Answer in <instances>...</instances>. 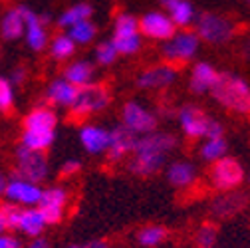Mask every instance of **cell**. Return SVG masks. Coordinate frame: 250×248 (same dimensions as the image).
I'll use <instances>...</instances> for the list:
<instances>
[{"label": "cell", "instance_id": "obj_12", "mask_svg": "<svg viewBox=\"0 0 250 248\" xmlns=\"http://www.w3.org/2000/svg\"><path fill=\"white\" fill-rule=\"evenodd\" d=\"M139 24H141V32L151 40L167 42L177 34V30H175L177 26L173 18L163 12H149L139 20Z\"/></svg>", "mask_w": 250, "mask_h": 248}, {"label": "cell", "instance_id": "obj_25", "mask_svg": "<svg viewBox=\"0 0 250 248\" xmlns=\"http://www.w3.org/2000/svg\"><path fill=\"white\" fill-rule=\"evenodd\" d=\"M91 12H93V8H91L89 4L80 2V4H74V6H70L68 10L62 12V14L58 16L56 24H58L60 28H68V30H70L72 26H76V24H80V22H83V20H89Z\"/></svg>", "mask_w": 250, "mask_h": 248}, {"label": "cell", "instance_id": "obj_22", "mask_svg": "<svg viewBox=\"0 0 250 248\" xmlns=\"http://www.w3.org/2000/svg\"><path fill=\"white\" fill-rule=\"evenodd\" d=\"M93 76H96V70H93V66L85 60L70 62L64 70V78L78 87H85V85L93 83Z\"/></svg>", "mask_w": 250, "mask_h": 248}, {"label": "cell", "instance_id": "obj_1", "mask_svg": "<svg viewBox=\"0 0 250 248\" xmlns=\"http://www.w3.org/2000/svg\"><path fill=\"white\" fill-rule=\"evenodd\" d=\"M175 147H177V137L171 133L153 131V133L141 135L133 151V159L129 163L131 173L141 177H149L153 173H157L165 165L169 153Z\"/></svg>", "mask_w": 250, "mask_h": 248}, {"label": "cell", "instance_id": "obj_39", "mask_svg": "<svg viewBox=\"0 0 250 248\" xmlns=\"http://www.w3.org/2000/svg\"><path fill=\"white\" fill-rule=\"evenodd\" d=\"M80 171V163L78 161H66L64 163V167H62V175H64V177H72V175H76Z\"/></svg>", "mask_w": 250, "mask_h": 248}, {"label": "cell", "instance_id": "obj_31", "mask_svg": "<svg viewBox=\"0 0 250 248\" xmlns=\"http://www.w3.org/2000/svg\"><path fill=\"white\" fill-rule=\"evenodd\" d=\"M20 214H22V208L18 205L4 203L2 207H0V230H2V232H6V230H18Z\"/></svg>", "mask_w": 250, "mask_h": 248}, {"label": "cell", "instance_id": "obj_3", "mask_svg": "<svg viewBox=\"0 0 250 248\" xmlns=\"http://www.w3.org/2000/svg\"><path fill=\"white\" fill-rule=\"evenodd\" d=\"M179 125L183 133L191 139H212L223 137V125L210 115H207L203 109L195 105H185L177 113Z\"/></svg>", "mask_w": 250, "mask_h": 248}, {"label": "cell", "instance_id": "obj_34", "mask_svg": "<svg viewBox=\"0 0 250 248\" xmlns=\"http://www.w3.org/2000/svg\"><path fill=\"white\" fill-rule=\"evenodd\" d=\"M117 56H119V52H117L113 40L102 42L96 48V62H98V64H102V66H111L113 62L117 60Z\"/></svg>", "mask_w": 250, "mask_h": 248}, {"label": "cell", "instance_id": "obj_24", "mask_svg": "<svg viewBox=\"0 0 250 248\" xmlns=\"http://www.w3.org/2000/svg\"><path fill=\"white\" fill-rule=\"evenodd\" d=\"M242 207H244V197L240 193H230V195L216 197L210 205V210L216 216H230L236 210H240Z\"/></svg>", "mask_w": 250, "mask_h": 248}, {"label": "cell", "instance_id": "obj_35", "mask_svg": "<svg viewBox=\"0 0 250 248\" xmlns=\"http://www.w3.org/2000/svg\"><path fill=\"white\" fill-rule=\"evenodd\" d=\"M113 44H115L117 52L123 54V56H131V54H135V52L141 50V38H139V34L137 36H129V38H113Z\"/></svg>", "mask_w": 250, "mask_h": 248}, {"label": "cell", "instance_id": "obj_21", "mask_svg": "<svg viewBox=\"0 0 250 248\" xmlns=\"http://www.w3.org/2000/svg\"><path fill=\"white\" fill-rule=\"evenodd\" d=\"M56 123H58V117L50 107H36L24 117V129H28V131H54Z\"/></svg>", "mask_w": 250, "mask_h": 248}, {"label": "cell", "instance_id": "obj_27", "mask_svg": "<svg viewBox=\"0 0 250 248\" xmlns=\"http://www.w3.org/2000/svg\"><path fill=\"white\" fill-rule=\"evenodd\" d=\"M52 143H54V131H28V129H24L20 145L32 149V151L44 153Z\"/></svg>", "mask_w": 250, "mask_h": 248}, {"label": "cell", "instance_id": "obj_26", "mask_svg": "<svg viewBox=\"0 0 250 248\" xmlns=\"http://www.w3.org/2000/svg\"><path fill=\"white\" fill-rule=\"evenodd\" d=\"M141 30V24L135 16L131 14H117L115 24H113V38H129V36H137Z\"/></svg>", "mask_w": 250, "mask_h": 248}, {"label": "cell", "instance_id": "obj_5", "mask_svg": "<svg viewBox=\"0 0 250 248\" xmlns=\"http://www.w3.org/2000/svg\"><path fill=\"white\" fill-rule=\"evenodd\" d=\"M48 173H50V165H48V159L44 153L32 151L24 145H20L16 149V167L10 177L24 179V181L38 185L48 179Z\"/></svg>", "mask_w": 250, "mask_h": 248}, {"label": "cell", "instance_id": "obj_46", "mask_svg": "<svg viewBox=\"0 0 250 248\" xmlns=\"http://www.w3.org/2000/svg\"><path fill=\"white\" fill-rule=\"evenodd\" d=\"M244 2H246V4H248V6H250V0H244Z\"/></svg>", "mask_w": 250, "mask_h": 248}, {"label": "cell", "instance_id": "obj_2", "mask_svg": "<svg viewBox=\"0 0 250 248\" xmlns=\"http://www.w3.org/2000/svg\"><path fill=\"white\" fill-rule=\"evenodd\" d=\"M212 98L229 111L250 115V85L246 80L232 72H221L216 85L212 87Z\"/></svg>", "mask_w": 250, "mask_h": 248}, {"label": "cell", "instance_id": "obj_10", "mask_svg": "<svg viewBox=\"0 0 250 248\" xmlns=\"http://www.w3.org/2000/svg\"><path fill=\"white\" fill-rule=\"evenodd\" d=\"M2 195L6 197L8 203L28 208V207H38V205H40L44 191L38 187L36 183H30V181H24V179H14V177H10V179H8V185H6V191H4Z\"/></svg>", "mask_w": 250, "mask_h": 248}, {"label": "cell", "instance_id": "obj_9", "mask_svg": "<svg viewBox=\"0 0 250 248\" xmlns=\"http://www.w3.org/2000/svg\"><path fill=\"white\" fill-rule=\"evenodd\" d=\"M242 179H244L242 165L232 157L216 161L210 169V183L218 191H234L242 183Z\"/></svg>", "mask_w": 250, "mask_h": 248}, {"label": "cell", "instance_id": "obj_4", "mask_svg": "<svg viewBox=\"0 0 250 248\" xmlns=\"http://www.w3.org/2000/svg\"><path fill=\"white\" fill-rule=\"evenodd\" d=\"M197 34L207 44L221 46L234 38L236 24L218 12H203L197 20Z\"/></svg>", "mask_w": 250, "mask_h": 248}, {"label": "cell", "instance_id": "obj_30", "mask_svg": "<svg viewBox=\"0 0 250 248\" xmlns=\"http://www.w3.org/2000/svg\"><path fill=\"white\" fill-rule=\"evenodd\" d=\"M165 238H167V230L159 225H149V227L141 228L137 234V242L145 248H157Z\"/></svg>", "mask_w": 250, "mask_h": 248}, {"label": "cell", "instance_id": "obj_16", "mask_svg": "<svg viewBox=\"0 0 250 248\" xmlns=\"http://www.w3.org/2000/svg\"><path fill=\"white\" fill-rule=\"evenodd\" d=\"M78 96H80V87L68 82L66 78L54 80L46 89V100L60 107H74V103L78 102Z\"/></svg>", "mask_w": 250, "mask_h": 248}, {"label": "cell", "instance_id": "obj_36", "mask_svg": "<svg viewBox=\"0 0 250 248\" xmlns=\"http://www.w3.org/2000/svg\"><path fill=\"white\" fill-rule=\"evenodd\" d=\"M14 103V87L10 83V80L2 78L0 80V109L8 111Z\"/></svg>", "mask_w": 250, "mask_h": 248}, {"label": "cell", "instance_id": "obj_8", "mask_svg": "<svg viewBox=\"0 0 250 248\" xmlns=\"http://www.w3.org/2000/svg\"><path fill=\"white\" fill-rule=\"evenodd\" d=\"M121 123L137 135H147L157 127V115L137 102H127L121 109Z\"/></svg>", "mask_w": 250, "mask_h": 248}, {"label": "cell", "instance_id": "obj_23", "mask_svg": "<svg viewBox=\"0 0 250 248\" xmlns=\"http://www.w3.org/2000/svg\"><path fill=\"white\" fill-rule=\"evenodd\" d=\"M4 40H18L26 34V22L24 16L20 12V6L6 10V14L2 16V24H0Z\"/></svg>", "mask_w": 250, "mask_h": 248}, {"label": "cell", "instance_id": "obj_17", "mask_svg": "<svg viewBox=\"0 0 250 248\" xmlns=\"http://www.w3.org/2000/svg\"><path fill=\"white\" fill-rule=\"evenodd\" d=\"M80 141L83 149L91 155H100L109 151V141H111V131L100 127V125H83L80 131Z\"/></svg>", "mask_w": 250, "mask_h": 248}, {"label": "cell", "instance_id": "obj_42", "mask_svg": "<svg viewBox=\"0 0 250 248\" xmlns=\"http://www.w3.org/2000/svg\"><path fill=\"white\" fill-rule=\"evenodd\" d=\"M240 54L246 62H250V38H246L242 44H240Z\"/></svg>", "mask_w": 250, "mask_h": 248}, {"label": "cell", "instance_id": "obj_20", "mask_svg": "<svg viewBox=\"0 0 250 248\" xmlns=\"http://www.w3.org/2000/svg\"><path fill=\"white\" fill-rule=\"evenodd\" d=\"M197 179V169L189 161H173L167 167V181L177 189H187L191 187Z\"/></svg>", "mask_w": 250, "mask_h": 248}, {"label": "cell", "instance_id": "obj_18", "mask_svg": "<svg viewBox=\"0 0 250 248\" xmlns=\"http://www.w3.org/2000/svg\"><path fill=\"white\" fill-rule=\"evenodd\" d=\"M218 76H221V72H216L214 66L207 64V62H199L191 72V82H189L191 91L199 96L207 94V91H212V87L218 82Z\"/></svg>", "mask_w": 250, "mask_h": 248}, {"label": "cell", "instance_id": "obj_19", "mask_svg": "<svg viewBox=\"0 0 250 248\" xmlns=\"http://www.w3.org/2000/svg\"><path fill=\"white\" fill-rule=\"evenodd\" d=\"M46 219L38 207H28V208H22V214H20V225H18V230L30 238H38L44 228H46Z\"/></svg>", "mask_w": 250, "mask_h": 248}, {"label": "cell", "instance_id": "obj_45", "mask_svg": "<svg viewBox=\"0 0 250 248\" xmlns=\"http://www.w3.org/2000/svg\"><path fill=\"white\" fill-rule=\"evenodd\" d=\"M66 248H87V246H80V244H70V246H66Z\"/></svg>", "mask_w": 250, "mask_h": 248}, {"label": "cell", "instance_id": "obj_43", "mask_svg": "<svg viewBox=\"0 0 250 248\" xmlns=\"http://www.w3.org/2000/svg\"><path fill=\"white\" fill-rule=\"evenodd\" d=\"M87 248H109V244L104 242V240H93V242L87 244Z\"/></svg>", "mask_w": 250, "mask_h": 248}, {"label": "cell", "instance_id": "obj_6", "mask_svg": "<svg viewBox=\"0 0 250 248\" xmlns=\"http://www.w3.org/2000/svg\"><path fill=\"white\" fill-rule=\"evenodd\" d=\"M201 38L197 32L191 30H181L171 40L163 44V58L167 60V64H181V62H189L197 50H199Z\"/></svg>", "mask_w": 250, "mask_h": 248}, {"label": "cell", "instance_id": "obj_14", "mask_svg": "<svg viewBox=\"0 0 250 248\" xmlns=\"http://www.w3.org/2000/svg\"><path fill=\"white\" fill-rule=\"evenodd\" d=\"M20 12L24 16V22H26V44L32 48L34 52H40L48 46V32H46V26L42 22V18L34 12V10H30L28 6L20 4Z\"/></svg>", "mask_w": 250, "mask_h": 248}, {"label": "cell", "instance_id": "obj_29", "mask_svg": "<svg viewBox=\"0 0 250 248\" xmlns=\"http://www.w3.org/2000/svg\"><path fill=\"white\" fill-rule=\"evenodd\" d=\"M76 52V42L68 34H58L50 42V54L54 60H68Z\"/></svg>", "mask_w": 250, "mask_h": 248}, {"label": "cell", "instance_id": "obj_28", "mask_svg": "<svg viewBox=\"0 0 250 248\" xmlns=\"http://www.w3.org/2000/svg\"><path fill=\"white\" fill-rule=\"evenodd\" d=\"M225 153H227V141L225 137H212V139H205L201 145V157L205 161L216 163L225 159Z\"/></svg>", "mask_w": 250, "mask_h": 248}, {"label": "cell", "instance_id": "obj_44", "mask_svg": "<svg viewBox=\"0 0 250 248\" xmlns=\"http://www.w3.org/2000/svg\"><path fill=\"white\" fill-rule=\"evenodd\" d=\"M181 2V0H161V4L167 8V10H171V8H175L177 4Z\"/></svg>", "mask_w": 250, "mask_h": 248}, {"label": "cell", "instance_id": "obj_7", "mask_svg": "<svg viewBox=\"0 0 250 248\" xmlns=\"http://www.w3.org/2000/svg\"><path fill=\"white\" fill-rule=\"evenodd\" d=\"M109 105V91L107 87L100 83H89L85 87H80V96L78 102L72 107V113L76 117H85L91 113L104 111Z\"/></svg>", "mask_w": 250, "mask_h": 248}, {"label": "cell", "instance_id": "obj_38", "mask_svg": "<svg viewBox=\"0 0 250 248\" xmlns=\"http://www.w3.org/2000/svg\"><path fill=\"white\" fill-rule=\"evenodd\" d=\"M0 248H22V242H20L18 236L4 232L2 236H0Z\"/></svg>", "mask_w": 250, "mask_h": 248}, {"label": "cell", "instance_id": "obj_33", "mask_svg": "<svg viewBox=\"0 0 250 248\" xmlns=\"http://www.w3.org/2000/svg\"><path fill=\"white\" fill-rule=\"evenodd\" d=\"M96 32H98L96 24L89 22V20H83V22H80V24H76L68 30V36L76 44H89L93 38H96Z\"/></svg>", "mask_w": 250, "mask_h": 248}, {"label": "cell", "instance_id": "obj_11", "mask_svg": "<svg viewBox=\"0 0 250 248\" xmlns=\"http://www.w3.org/2000/svg\"><path fill=\"white\" fill-rule=\"evenodd\" d=\"M177 80V68L173 64H157L151 66L145 72H141L135 80L139 89L145 91H157V89H165L169 85H173Z\"/></svg>", "mask_w": 250, "mask_h": 248}, {"label": "cell", "instance_id": "obj_15", "mask_svg": "<svg viewBox=\"0 0 250 248\" xmlns=\"http://www.w3.org/2000/svg\"><path fill=\"white\" fill-rule=\"evenodd\" d=\"M137 141H139V137H137V133H133L131 129H127L121 123V125H117V127H113L111 129V141H109V151H107V157H109V161H121L125 155H129V153H133L135 151V147H137Z\"/></svg>", "mask_w": 250, "mask_h": 248}, {"label": "cell", "instance_id": "obj_37", "mask_svg": "<svg viewBox=\"0 0 250 248\" xmlns=\"http://www.w3.org/2000/svg\"><path fill=\"white\" fill-rule=\"evenodd\" d=\"M214 242H216V228H214V225H203L197 230V244H201V248H212Z\"/></svg>", "mask_w": 250, "mask_h": 248}, {"label": "cell", "instance_id": "obj_13", "mask_svg": "<svg viewBox=\"0 0 250 248\" xmlns=\"http://www.w3.org/2000/svg\"><path fill=\"white\" fill-rule=\"evenodd\" d=\"M68 205V193L62 187H50L44 191L42 201L38 205V208L42 210L44 219L48 225H56L64 219V210Z\"/></svg>", "mask_w": 250, "mask_h": 248}, {"label": "cell", "instance_id": "obj_41", "mask_svg": "<svg viewBox=\"0 0 250 248\" xmlns=\"http://www.w3.org/2000/svg\"><path fill=\"white\" fill-rule=\"evenodd\" d=\"M26 248H50V242H48L46 238L38 236V238H34V240H30V242L26 244Z\"/></svg>", "mask_w": 250, "mask_h": 248}, {"label": "cell", "instance_id": "obj_32", "mask_svg": "<svg viewBox=\"0 0 250 248\" xmlns=\"http://www.w3.org/2000/svg\"><path fill=\"white\" fill-rule=\"evenodd\" d=\"M171 12V18L175 22V26H181V28H187V26H191L197 18L195 14V6L191 2H187V0H181V2L169 10Z\"/></svg>", "mask_w": 250, "mask_h": 248}, {"label": "cell", "instance_id": "obj_40", "mask_svg": "<svg viewBox=\"0 0 250 248\" xmlns=\"http://www.w3.org/2000/svg\"><path fill=\"white\" fill-rule=\"evenodd\" d=\"M24 80H26L24 68H14L12 74H10V83L12 85H20V83H24Z\"/></svg>", "mask_w": 250, "mask_h": 248}]
</instances>
